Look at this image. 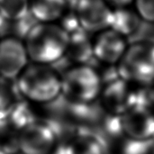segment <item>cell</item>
Instances as JSON below:
<instances>
[{
    "label": "cell",
    "instance_id": "1",
    "mask_svg": "<svg viewBox=\"0 0 154 154\" xmlns=\"http://www.w3.org/2000/svg\"><path fill=\"white\" fill-rule=\"evenodd\" d=\"M68 43L69 34L55 23L33 25L24 42L29 60L43 65L57 62L65 56Z\"/></svg>",
    "mask_w": 154,
    "mask_h": 154
},
{
    "label": "cell",
    "instance_id": "2",
    "mask_svg": "<svg viewBox=\"0 0 154 154\" xmlns=\"http://www.w3.org/2000/svg\"><path fill=\"white\" fill-rule=\"evenodd\" d=\"M22 98L33 105H46L61 96V78L49 65L28 64L17 78Z\"/></svg>",
    "mask_w": 154,
    "mask_h": 154
},
{
    "label": "cell",
    "instance_id": "3",
    "mask_svg": "<svg viewBox=\"0 0 154 154\" xmlns=\"http://www.w3.org/2000/svg\"><path fill=\"white\" fill-rule=\"evenodd\" d=\"M61 78V95L71 102L93 104L99 99L103 82L99 72L88 64L74 65Z\"/></svg>",
    "mask_w": 154,
    "mask_h": 154
},
{
    "label": "cell",
    "instance_id": "4",
    "mask_svg": "<svg viewBox=\"0 0 154 154\" xmlns=\"http://www.w3.org/2000/svg\"><path fill=\"white\" fill-rule=\"evenodd\" d=\"M119 78L132 85L147 87L154 83V42H136L116 65Z\"/></svg>",
    "mask_w": 154,
    "mask_h": 154
},
{
    "label": "cell",
    "instance_id": "5",
    "mask_svg": "<svg viewBox=\"0 0 154 154\" xmlns=\"http://www.w3.org/2000/svg\"><path fill=\"white\" fill-rule=\"evenodd\" d=\"M58 143L52 126L40 120L24 127L17 134L18 151L22 154H51Z\"/></svg>",
    "mask_w": 154,
    "mask_h": 154
},
{
    "label": "cell",
    "instance_id": "6",
    "mask_svg": "<svg viewBox=\"0 0 154 154\" xmlns=\"http://www.w3.org/2000/svg\"><path fill=\"white\" fill-rule=\"evenodd\" d=\"M104 112L122 116L137 106V90L121 78L103 85L99 97Z\"/></svg>",
    "mask_w": 154,
    "mask_h": 154
},
{
    "label": "cell",
    "instance_id": "7",
    "mask_svg": "<svg viewBox=\"0 0 154 154\" xmlns=\"http://www.w3.org/2000/svg\"><path fill=\"white\" fill-rule=\"evenodd\" d=\"M74 13L83 31L98 33L111 27L114 9L105 0H78Z\"/></svg>",
    "mask_w": 154,
    "mask_h": 154
},
{
    "label": "cell",
    "instance_id": "8",
    "mask_svg": "<svg viewBox=\"0 0 154 154\" xmlns=\"http://www.w3.org/2000/svg\"><path fill=\"white\" fill-rule=\"evenodd\" d=\"M29 57L20 39L7 36L0 39V77L17 79L28 66Z\"/></svg>",
    "mask_w": 154,
    "mask_h": 154
},
{
    "label": "cell",
    "instance_id": "9",
    "mask_svg": "<svg viewBox=\"0 0 154 154\" xmlns=\"http://www.w3.org/2000/svg\"><path fill=\"white\" fill-rule=\"evenodd\" d=\"M124 137L148 142L154 138V113L149 106L137 105L121 116Z\"/></svg>",
    "mask_w": 154,
    "mask_h": 154
},
{
    "label": "cell",
    "instance_id": "10",
    "mask_svg": "<svg viewBox=\"0 0 154 154\" xmlns=\"http://www.w3.org/2000/svg\"><path fill=\"white\" fill-rule=\"evenodd\" d=\"M127 48L125 38L111 28L98 32L93 41L94 57L108 66L117 65Z\"/></svg>",
    "mask_w": 154,
    "mask_h": 154
},
{
    "label": "cell",
    "instance_id": "11",
    "mask_svg": "<svg viewBox=\"0 0 154 154\" xmlns=\"http://www.w3.org/2000/svg\"><path fill=\"white\" fill-rule=\"evenodd\" d=\"M66 154H106V145L99 136L79 132L64 143Z\"/></svg>",
    "mask_w": 154,
    "mask_h": 154
},
{
    "label": "cell",
    "instance_id": "12",
    "mask_svg": "<svg viewBox=\"0 0 154 154\" xmlns=\"http://www.w3.org/2000/svg\"><path fill=\"white\" fill-rule=\"evenodd\" d=\"M65 56L75 63V65L87 64L94 57L93 41H91L86 32L81 29L69 35V43Z\"/></svg>",
    "mask_w": 154,
    "mask_h": 154
},
{
    "label": "cell",
    "instance_id": "13",
    "mask_svg": "<svg viewBox=\"0 0 154 154\" xmlns=\"http://www.w3.org/2000/svg\"><path fill=\"white\" fill-rule=\"evenodd\" d=\"M67 0H30V11L40 23H54L66 14Z\"/></svg>",
    "mask_w": 154,
    "mask_h": 154
},
{
    "label": "cell",
    "instance_id": "14",
    "mask_svg": "<svg viewBox=\"0 0 154 154\" xmlns=\"http://www.w3.org/2000/svg\"><path fill=\"white\" fill-rule=\"evenodd\" d=\"M142 21L137 12L129 7L114 9L113 22L110 28L126 38L139 31Z\"/></svg>",
    "mask_w": 154,
    "mask_h": 154
},
{
    "label": "cell",
    "instance_id": "15",
    "mask_svg": "<svg viewBox=\"0 0 154 154\" xmlns=\"http://www.w3.org/2000/svg\"><path fill=\"white\" fill-rule=\"evenodd\" d=\"M32 105L23 98L21 101L16 100L9 117L5 121L7 125L18 133L24 127L38 121Z\"/></svg>",
    "mask_w": 154,
    "mask_h": 154
},
{
    "label": "cell",
    "instance_id": "16",
    "mask_svg": "<svg viewBox=\"0 0 154 154\" xmlns=\"http://www.w3.org/2000/svg\"><path fill=\"white\" fill-rule=\"evenodd\" d=\"M30 11V0H0V16L6 21H20Z\"/></svg>",
    "mask_w": 154,
    "mask_h": 154
},
{
    "label": "cell",
    "instance_id": "17",
    "mask_svg": "<svg viewBox=\"0 0 154 154\" xmlns=\"http://www.w3.org/2000/svg\"><path fill=\"white\" fill-rule=\"evenodd\" d=\"M152 150V141L140 142L123 137L119 140L116 152V154H151Z\"/></svg>",
    "mask_w": 154,
    "mask_h": 154
},
{
    "label": "cell",
    "instance_id": "18",
    "mask_svg": "<svg viewBox=\"0 0 154 154\" xmlns=\"http://www.w3.org/2000/svg\"><path fill=\"white\" fill-rule=\"evenodd\" d=\"M101 127L105 134L114 139H121L124 137L121 125V116H114L105 112L101 118Z\"/></svg>",
    "mask_w": 154,
    "mask_h": 154
},
{
    "label": "cell",
    "instance_id": "19",
    "mask_svg": "<svg viewBox=\"0 0 154 154\" xmlns=\"http://www.w3.org/2000/svg\"><path fill=\"white\" fill-rule=\"evenodd\" d=\"M16 100L13 91L5 84L0 83V123L7 120Z\"/></svg>",
    "mask_w": 154,
    "mask_h": 154
},
{
    "label": "cell",
    "instance_id": "20",
    "mask_svg": "<svg viewBox=\"0 0 154 154\" xmlns=\"http://www.w3.org/2000/svg\"><path fill=\"white\" fill-rule=\"evenodd\" d=\"M136 12L143 21L154 23V0H134Z\"/></svg>",
    "mask_w": 154,
    "mask_h": 154
},
{
    "label": "cell",
    "instance_id": "21",
    "mask_svg": "<svg viewBox=\"0 0 154 154\" xmlns=\"http://www.w3.org/2000/svg\"><path fill=\"white\" fill-rule=\"evenodd\" d=\"M112 8L118 9V8H125L128 7L132 3L134 2V0H105Z\"/></svg>",
    "mask_w": 154,
    "mask_h": 154
},
{
    "label": "cell",
    "instance_id": "22",
    "mask_svg": "<svg viewBox=\"0 0 154 154\" xmlns=\"http://www.w3.org/2000/svg\"><path fill=\"white\" fill-rule=\"evenodd\" d=\"M51 154H66V152H65V148H64V144H63V146H60L58 143V145L55 148V150Z\"/></svg>",
    "mask_w": 154,
    "mask_h": 154
},
{
    "label": "cell",
    "instance_id": "23",
    "mask_svg": "<svg viewBox=\"0 0 154 154\" xmlns=\"http://www.w3.org/2000/svg\"><path fill=\"white\" fill-rule=\"evenodd\" d=\"M150 97H151V102H154V88L150 91Z\"/></svg>",
    "mask_w": 154,
    "mask_h": 154
},
{
    "label": "cell",
    "instance_id": "24",
    "mask_svg": "<svg viewBox=\"0 0 154 154\" xmlns=\"http://www.w3.org/2000/svg\"><path fill=\"white\" fill-rule=\"evenodd\" d=\"M152 154H154V149H153V151H152Z\"/></svg>",
    "mask_w": 154,
    "mask_h": 154
}]
</instances>
